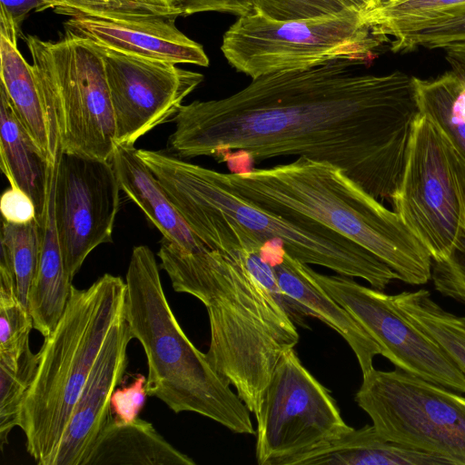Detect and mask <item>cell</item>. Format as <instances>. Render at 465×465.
Wrapping results in <instances>:
<instances>
[{
    "mask_svg": "<svg viewBox=\"0 0 465 465\" xmlns=\"http://www.w3.org/2000/svg\"><path fill=\"white\" fill-rule=\"evenodd\" d=\"M369 62L339 58L255 79L221 99L182 105L168 138L179 158L231 151L251 161L304 156L341 168L391 203L420 111L412 76L364 73Z\"/></svg>",
    "mask_w": 465,
    "mask_h": 465,
    "instance_id": "obj_1",
    "label": "cell"
},
{
    "mask_svg": "<svg viewBox=\"0 0 465 465\" xmlns=\"http://www.w3.org/2000/svg\"><path fill=\"white\" fill-rule=\"evenodd\" d=\"M157 255L173 289L205 306L206 357L256 417L278 361L299 341L273 266L259 251L192 252L164 237Z\"/></svg>",
    "mask_w": 465,
    "mask_h": 465,
    "instance_id": "obj_2",
    "label": "cell"
},
{
    "mask_svg": "<svg viewBox=\"0 0 465 465\" xmlns=\"http://www.w3.org/2000/svg\"><path fill=\"white\" fill-rule=\"evenodd\" d=\"M138 153L207 247L238 234L258 244L278 239L300 262L363 279L380 291L400 279L371 252L328 227L302 216L285 217L247 201L224 185L215 170L159 151L138 149Z\"/></svg>",
    "mask_w": 465,
    "mask_h": 465,
    "instance_id": "obj_3",
    "label": "cell"
},
{
    "mask_svg": "<svg viewBox=\"0 0 465 465\" xmlns=\"http://www.w3.org/2000/svg\"><path fill=\"white\" fill-rule=\"evenodd\" d=\"M217 176L261 208L313 220L351 240L409 284H424L431 279L430 254L397 213L331 163L301 156L270 168L217 171Z\"/></svg>",
    "mask_w": 465,
    "mask_h": 465,
    "instance_id": "obj_4",
    "label": "cell"
},
{
    "mask_svg": "<svg viewBox=\"0 0 465 465\" xmlns=\"http://www.w3.org/2000/svg\"><path fill=\"white\" fill-rule=\"evenodd\" d=\"M125 318L145 353L146 391L175 413L192 411L239 434H255L251 411L189 340L163 289L146 245L133 249L125 275Z\"/></svg>",
    "mask_w": 465,
    "mask_h": 465,
    "instance_id": "obj_5",
    "label": "cell"
},
{
    "mask_svg": "<svg viewBox=\"0 0 465 465\" xmlns=\"http://www.w3.org/2000/svg\"><path fill=\"white\" fill-rule=\"evenodd\" d=\"M125 282L110 273L86 289L72 285L64 313L45 337L18 426L38 465H50L99 353L125 312Z\"/></svg>",
    "mask_w": 465,
    "mask_h": 465,
    "instance_id": "obj_6",
    "label": "cell"
},
{
    "mask_svg": "<svg viewBox=\"0 0 465 465\" xmlns=\"http://www.w3.org/2000/svg\"><path fill=\"white\" fill-rule=\"evenodd\" d=\"M25 43L56 158L72 153L111 161L114 111L104 61L93 43L67 30L58 41L29 35Z\"/></svg>",
    "mask_w": 465,
    "mask_h": 465,
    "instance_id": "obj_7",
    "label": "cell"
},
{
    "mask_svg": "<svg viewBox=\"0 0 465 465\" xmlns=\"http://www.w3.org/2000/svg\"><path fill=\"white\" fill-rule=\"evenodd\" d=\"M389 37L351 8L313 18L277 21L257 12L239 16L223 36L227 62L252 79L307 70L339 58L371 63Z\"/></svg>",
    "mask_w": 465,
    "mask_h": 465,
    "instance_id": "obj_8",
    "label": "cell"
},
{
    "mask_svg": "<svg viewBox=\"0 0 465 465\" xmlns=\"http://www.w3.org/2000/svg\"><path fill=\"white\" fill-rule=\"evenodd\" d=\"M355 401L384 439L465 465V397L396 368L362 375Z\"/></svg>",
    "mask_w": 465,
    "mask_h": 465,
    "instance_id": "obj_9",
    "label": "cell"
},
{
    "mask_svg": "<svg viewBox=\"0 0 465 465\" xmlns=\"http://www.w3.org/2000/svg\"><path fill=\"white\" fill-rule=\"evenodd\" d=\"M391 204L403 223L440 262L465 233V206L451 147L440 129L419 113L413 122L403 173Z\"/></svg>",
    "mask_w": 465,
    "mask_h": 465,
    "instance_id": "obj_10",
    "label": "cell"
},
{
    "mask_svg": "<svg viewBox=\"0 0 465 465\" xmlns=\"http://www.w3.org/2000/svg\"><path fill=\"white\" fill-rule=\"evenodd\" d=\"M255 419L259 465H284L352 429L329 390L303 366L294 348L278 361Z\"/></svg>",
    "mask_w": 465,
    "mask_h": 465,
    "instance_id": "obj_11",
    "label": "cell"
},
{
    "mask_svg": "<svg viewBox=\"0 0 465 465\" xmlns=\"http://www.w3.org/2000/svg\"><path fill=\"white\" fill-rule=\"evenodd\" d=\"M316 282L337 301L381 348L394 366L460 393L465 376L441 348L394 304L391 295L344 275L312 270Z\"/></svg>",
    "mask_w": 465,
    "mask_h": 465,
    "instance_id": "obj_12",
    "label": "cell"
},
{
    "mask_svg": "<svg viewBox=\"0 0 465 465\" xmlns=\"http://www.w3.org/2000/svg\"><path fill=\"white\" fill-rule=\"evenodd\" d=\"M120 190L111 161L60 153L54 199V223L71 281L94 249L113 242Z\"/></svg>",
    "mask_w": 465,
    "mask_h": 465,
    "instance_id": "obj_13",
    "label": "cell"
},
{
    "mask_svg": "<svg viewBox=\"0 0 465 465\" xmlns=\"http://www.w3.org/2000/svg\"><path fill=\"white\" fill-rule=\"evenodd\" d=\"M101 54L114 111L116 144H132L173 118L203 80L175 64L125 54L91 41Z\"/></svg>",
    "mask_w": 465,
    "mask_h": 465,
    "instance_id": "obj_14",
    "label": "cell"
},
{
    "mask_svg": "<svg viewBox=\"0 0 465 465\" xmlns=\"http://www.w3.org/2000/svg\"><path fill=\"white\" fill-rule=\"evenodd\" d=\"M134 339L125 312L113 326L73 409L50 465H86L108 421L111 399L127 368Z\"/></svg>",
    "mask_w": 465,
    "mask_h": 465,
    "instance_id": "obj_15",
    "label": "cell"
},
{
    "mask_svg": "<svg viewBox=\"0 0 465 465\" xmlns=\"http://www.w3.org/2000/svg\"><path fill=\"white\" fill-rule=\"evenodd\" d=\"M175 19L75 16L66 21L65 29L125 54L175 64L208 66L203 46L183 34L176 27Z\"/></svg>",
    "mask_w": 465,
    "mask_h": 465,
    "instance_id": "obj_16",
    "label": "cell"
},
{
    "mask_svg": "<svg viewBox=\"0 0 465 465\" xmlns=\"http://www.w3.org/2000/svg\"><path fill=\"white\" fill-rule=\"evenodd\" d=\"M284 302L293 322L315 317L338 332L353 351L362 375L373 369L381 348L351 313L316 282L312 269L287 252L273 265Z\"/></svg>",
    "mask_w": 465,
    "mask_h": 465,
    "instance_id": "obj_17",
    "label": "cell"
},
{
    "mask_svg": "<svg viewBox=\"0 0 465 465\" xmlns=\"http://www.w3.org/2000/svg\"><path fill=\"white\" fill-rule=\"evenodd\" d=\"M54 165L20 123L7 95L0 88V166L11 187L31 198L35 220L42 228L46 221Z\"/></svg>",
    "mask_w": 465,
    "mask_h": 465,
    "instance_id": "obj_18",
    "label": "cell"
},
{
    "mask_svg": "<svg viewBox=\"0 0 465 465\" xmlns=\"http://www.w3.org/2000/svg\"><path fill=\"white\" fill-rule=\"evenodd\" d=\"M111 162L120 189L143 212L163 237L192 251L207 247L192 232L132 144H116Z\"/></svg>",
    "mask_w": 465,
    "mask_h": 465,
    "instance_id": "obj_19",
    "label": "cell"
},
{
    "mask_svg": "<svg viewBox=\"0 0 465 465\" xmlns=\"http://www.w3.org/2000/svg\"><path fill=\"white\" fill-rule=\"evenodd\" d=\"M442 465L451 462L390 441L373 425L351 429L343 435L307 452L294 456L284 465ZM452 465V464H451Z\"/></svg>",
    "mask_w": 465,
    "mask_h": 465,
    "instance_id": "obj_20",
    "label": "cell"
},
{
    "mask_svg": "<svg viewBox=\"0 0 465 465\" xmlns=\"http://www.w3.org/2000/svg\"><path fill=\"white\" fill-rule=\"evenodd\" d=\"M139 417L129 422L110 416L86 465H194Z\"/></svg>",
    "mask_w": 465,
    "mask_h": 465,
    "instance_id": "obj_21",
    "label": "cell"
},
{
    "mask_svg": "<svg viewBox=\"0 0 465 465\" xmlns=\"http://www.w3.org/2000/svg\"><path fill=\"white\" fill-rule=\"evenodd\" d=\"M57 163L53 167L46 221L37 269L28 293L34 329L44 337L54 329L68 302L72 282L66 273L54 223V199Z\"/></svg>",
    "mask_w": 465,
    "mask_h": 465,
    "instance_id": "obj_22",
    "label": "cell"
},
{
    "mask_svg": "<svg viewBox=\"0 0 465 465\" xmlns=\"http://www.w3.org/2000/svg\"><path fill=\"white\" fill-rule=\"evenodd\" d=\"M0 76L2 88L20 123L46 153L51 163L56 158L51 140L45 109L32 64H29L16 45L0 36Z\"/></svg>",
    "mask_w": 465,
    "mask_h": 465,
    "instance_id": "obj_23",
    "label": "cell"
},
{
    "mask_svg": "<svg viewBox=\"0 0 465 465\" xmlns=\"http://www.w3.org/2000/svg\"><path fill=\"white\" fill-rule=\"evenodd\" d=\"M412 82L420 113L465 158V77L451 69L433 79L412 76Z\"/></svg>",
    "mask_w": 465,
    "mask_h": 465,
    "instance_id": "obj_24",
    "label": "cell"
},
{
    "mask_svg": "<svg viewBox=\"0 0 465 465\" xmlns=\"http://www.w3.org/2000/svg\"><path fill=\"white\" fill-rule=\"evenodd\" d=\"M394 304L431 338L465 376V316L441 308L425 289L391 295Z\"/></svg>",
    "mask_w": 465,
    "mask_h": 465,
    "instance_id": "obj_25",
    "label": "cell"
},
{
    "mask_svg": "<svg viewBox=\"0 0 465 465\" xmlns=\"http://www.w3.org/2000/svg\"><path fill=\"white\" fill-rule=\"evenodd\" d=\"M44 228L35 219L27 223L3 220L0 236V265L12 273L18 296L28 309V293L41 250Z\"/></svg>",
    "mask_w": 465,
    "mask_h": 465,
    "instance_id": "obj_26",
    "label": "cell"
},
{
    "mask_svg": "<svg viewBox=\"0 0 465 465\" xmlns=\"http://www.w3.org/2000/svg\"><path fill=\"white\" fill-rule=\"evenodd\" d=\"M465 10V0H402L365 14L377 35L394 36Z\"/></svg>",
    "mask_w": 465,
    "mask_h": 465,
    "instance_id": "obj_27",
    "label": "cell"
},
{
    "mask_svg": "<svg viewBox=\"0 0 465 465\" xmlns=\"http://www.w3.org/2000/svg\"><path fill=\"white\" fill-rule=\"evenodd\" d=\"M39 354L28 344L19 357L0 356V445L19 426L23 405L35 378Z\"/></svg>",
    "mask_w": 465,
    "mask_h": 465,
    "instance_id": "obj_28",
    "label": "cell"
},
{
    "mask_svg": "<svg viewBox=\"0 0 465 465\" xmlns=\"http://www.w3.org/2000/svg\"><path fill=\"white\" fill-rule=\"evenodd\" d=\"M33 318L21 302L10 271L0 265V356L19 357L30 344Z\"/></svg>",
    "mask_w": 465,
    "mask_h": 465,
    "instance_id": "obj_29",
    "label": "cell"
},
{
    "mask_svg": "<svg viewBox=\"0 0 465 465\" xmlns=\"http://www.w3.org/2000/svg\"><path fill=\"white\" fill-rule=\"evenodd\" d=\"M460 45H465V10L395 35L391 41V50L398 53L410 52L418 47L446 49Z\"/></svg>",
    "mask_w": 465,
    "mask_h": 465,
    "instance_id": "obj_30",
    "label": "cell"
},
{
    "mask_svg": "<svg viewBox=\"0 0 465 465\" xmlns=\"http://www.w3.org/2000/svg\"><path fill=\"white\" fill-rule=\"evenodd\" d=\"M450 145L465 206V158ZM431 279L437 292L465 304V233L449 258L432 261Z\"/></svg>",
    "mask_w": 465,
    "mask_h": 465,
    "instance_id": "obj_31",
    "label": "cell"
},
{
    "mask_svg": "<svg viewBox=\"0 0 465 465\" xmlns=\"http://www.w3.org/2000/svg\"><path fill=\"white\" fill-rule=\"evenodd\" d=\"M253 12L277 21L337 14L347 7L339 0H251Z\"/></svg>",
    "mask_w": 465,
    "mask_h": 465,
    "instance_id": "obj_32",
    "label": "cell"
},
{
    "mask_svg": "<svg viewBox=\"0 0 465 465\" xmlns=\"http://www.w3.org/2000/svg\"><path fill=\"white\" fill-rule=\"evenodd\" d=\"M44 10L54 9L59 15L111 18L148 17L129 0H43Z\"/></svg>",
    "mask_w": 465,
    "mask_h": 465,
    "instance_id": "obj_33",
    "label": "cell"
},
{
    "mask_svg": "<svg viewBox=\"0 0 465 465\" xmlns=\"http://www.w3.org/2000/svg\"><path fill=\"white\" fill-rule=\"evenodd\" d=\"M146 395V378L143 375H138L129 386L115 390L111 399L114 418L123 422L137 419L145 403Z\"/></svg>",
    "mask_w": 465,
    "mask_h": 465,
    "instance_id": "obj_34",
    "label": "cell"
},
{
    "mask_svg": "<svg viewBox=\"0 0 465 465\" xmlns=\"http://www.w3.org/2000/svg\"><path fill=\"white\" fill-rule=\"evenodd\" d=\"M0 209L5 221L27 223L35 219V208L31 198L19 189L10 187L1 197Z\"/></svg>",
    "mask_w": 465,
    "mask_h": 465,
    "instance_id": "obj_35",
    "label": "cell"
},
{
    "mask_svg": "<svg viewBox=\"0 0 465 465\" xmlns=\"http://www.w3.org/2000/svg\"><path fill=\"white\" fill-rule=\"evenodd\" d=\"M182 15L202 12L228 13L242 16L252 13L251 0H183Z\"/></svg>",
    "mask_w": 465,
    "mask_h": 465,
    "instance_id": "obj_36",
    "label": "cell"
},
{
    "mask_svg": "<svg viewBox=\"0 0 465 465\" xmlns=\"http://www.w3.org/2000/svg\"><path fill=\"white\" fill-rule=\"evenodd\" d=\"M148 15L176 18L182 15L183 0H129Z\"/></svg>",
    "mask_w": 465,
    "mask_h": 465,
    "instance_id": "obj_37",
    "label": "cell"
},
{
    "mask_svg": "<svg viewBox=\"0 0 465 465\" xmlns=\"http://www.w3.org/2000/svg\"><path fill=\"white\" fill-rule=\"evenodd\" d=\"M0 3L1 6L12 15L19 27L25 15L29 11L32 9L43 11L45 6L43 0H0Z\"/></svg>",
    "mask_w": 465,
    "mask_h": 465,
    "instance_id": "obj_38",
    "label": "cell"
},
{
    "mask_svg": "<svg viewBox=\"0 0 465 465\" xmlns=\"http://www.w3.org/2000/svg\"><path fill=\"white\" fill-rule=\"evenodd\" d=\"M20 27L16 25L12 15L3 6L0 11V36L5 37L9 42L16 45L17 34Z\"/></svg>",
    "mask_w": 465,
    "mask_h": 465,
    "instance_id": "obj_39",
    "label": "cell"
},
{
    "mask_svg": "<svg viewBox=\"0 0 465 465\" xmlns=\"http://www.w3.org/2000/svg\"><path fill=\"white\" fill-rule=\"evenodd\" d=\"M445 58L452 70L465 77V45L445 49Z\"/></svg>",
    "mask_w": 465,
    "mask_h": 465,
    "instance_id": "obj_40",
    "label": "cell"
},
{
    "mask_svg": "<svg viewBox=\"0 0 465 465\" xmlns=\"http://www.w3.org/2000/svg\"><path fill=\"white\" fill-rule=\"evenodd\" d=\"M347 8H351L361 13H368L379 5L384 0H339Z\"/></svg>",
    "mask_w": 465,
    "mask_h": 465,
    "instance_id": "obj_41",
    "label": "cell"
},
{
    "mask_svg": "<svg viewBox=\"0 0 465 465\" xmlns=\"http://www.w3.org/2000/svg\"><path fill=\"white\" fill-rule=\"evenodd\" d=\"M400 1H402V0H384L381 4H394V3H397V2H400Z\"/></svg>",
    "mask_w": 465,
    "mask_h": 465,
    "instance_id": "obj_42",
    "label": "cell"
}]
</instances>
